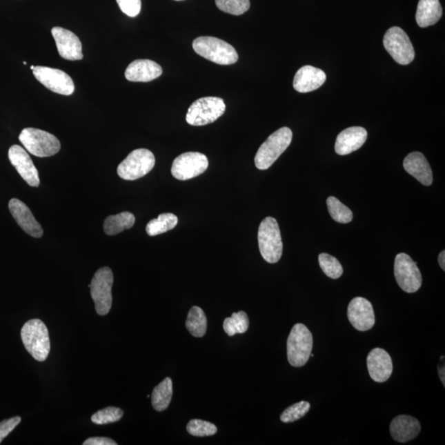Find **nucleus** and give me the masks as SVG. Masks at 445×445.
Masks as SVG:
<instances>
[{
	"mask_svg": "<svg viewBox=\"0 0 445 445\" xmlns=\"http://www.w3.org/2000/svg\"><path fill=\"white\" fill-rule=\"evenodd\" d=\"M219 10L232 15H241L250 8L249 0H215Z\"/></svg>",
	"mask_w": 445,
	"mask_h": 445,
	"instance_id": "obj_33",
	"label": "nucleus"
},
{
	"mask_svg": "<svg viewBox=\"0 0 445 445\" xmlns=\"http://www.w3.org/2000/svg\"><path fill=\"white\" fill-rule=\"evenodd\" d=\"M162 74V67L150 59H137L130 63L125 72L126 79L130 82H150Z\"/></svg>",
	"mask_w": 445,
	"mask_h": 445,
	"instance_id": "obj_21",
	"label": "nucleus"
},
{
	"mask_svg": "<svg viewBox=\"0 0 445 445\" xmlns=\"http://www.w3.org/2000/svg\"><path fill=\"white\" fill-rule=\"evenodd\" d=\"M445 252L442 251L439 253V264L442 267L443 270H445Z\"/></svg>",
	"mask_w": 445,
	"mask_h": 445,
	"instance_id": "obj_40",
	"label": "nucleus"
},
{
	"mask_svg": "<svg viewBox=\"0 0 445 445\" xmlns=\"http://www.w3.org/2000/svg\"><path fill=\"white\" fill-rule=\"evenodd\" d=\"M123 415H124V412L121 408L109 406V408L101 409L93 414L91 421L96 425H106V424L120 421Z\"/></svg>",
	"mask_w": 445,
	"mask_h": 445,
	"instance_id": "obj_34",
	"label": "nucleus"
},
{
	"mask_svg": "<svg viewBox=\"0 0 445 445\" xmlns=\"http://www.w3.org/2000/svg\"><path fill=\"white\" fill-rule=\"evenodd\" d=\"M21 337L28 353L37 362L48 359L50 350L48 329L40 319L27 322L21 330Z\"/></svg>",
	"mask_w": 445,
	"mask_h": 445,
	"instance_id": "obj_1",
	"label": "nucleus"
},
{
	"mask_svg": "<svg viewBox=\"0 0 445 445\" xmlns=\"http://www.w3.org/2000/svg\"><path fill=\"white\" fill-rule=\"evenodd\" d=\"M443 10L439 0H419L415 20L422 28L433 26L442 19Z\"/></svg>",
	"mask_w": 445,
	"mask_h": 445,
	"instance_id": "obj_24",
	"label": "nucleus"
},
{
	"mask_svg": "<svg viewBox=\"0 0 445 445\" xmlns=\"http://www.w3.org/2000/svg\"><path fill=\"white\" fill-rule=\"evenodd\" d=\"M223 326L224 332L230 337L245 333L249 328L248 316L244 311L234 313L230 317L224 319Z\"/></svg>",
	"mask_w": 445,
	"mask_h": 445,
	"instance_id": "obj_29",
	"label": "nucleus"
},
{
	"mask_svg": "<svg viewBox=\"0 0 445 445\" xmlns=\"http://www.w3.org/2000/svg\"><path fill=\"white\" fill-rule=\"evenodd\" d=\"M186 431L190 435L197 437H206L217 433L218 429L214 424L202 421V419H194L190 421L186 426Z\"/></svg>",
	"mask_w": 445,
	"mask_h": 445,
	"instance_id": "obj_32",
	"label": "nucleus"
},
{
	"mask_svg": "<svg viewBox=\"0 0 445 445\" xmlns=\"http://www.w3.org/2000/svg\"><path fill=\"white\" fill-rule=\"evenodd\" d=\"M34 68H35V66H31V70H33V69H34Z\"/></svg>",
	"mask_w": 445,
	"mask_h": 445,
	"instance_id": "obj_41",
	"label": "nucleus"
},
{
	"mask_svg": "<svg viewBox=\"0 0 445 445\" xmlns=\"http://www.w3.org/2000/svg\"><path fill=\"white\" fill-rule=\"evenodd\" d=\"M21 419L20 417H15L0 422V444L19 425Z\"/></svg>",
	"mask_w": 445,
	"mask_h": 445,
	"instance_id": "obj_37",
	"label": "nucleus"
},
{
	"mask_svg": "<svg viewBox=\"0 0 445 445\" xmlns=\"http://www.w3.org/2000/svg\"><path fill=\"white\" fill-rule=\"evenodd\" d=\"M310 408V404L308 402H297V404L289 406V408L284 411V413L281 415V421L284 423L298 421L308 413Z\"/></svg>",
	"mask_w": 445,
	"mask_h": 445,
	"instance_id": "obj_35",
	"label": "nucleus"
},
{
	"mask_svg": "<svg viewBox=\"0 0 445 445\" xmlns=\"http://www.w3.org/2000/svg\"><path fill=\"white\" fill-rule=\"evenodd\" d=\"M367 367L373 380L377 383L386 382L393 370L391 356L382 348L373 349L368 355Z\"/></svg>",
	"mask_w": 445,
	"mask_h": 445,
	"instance_id": "obj_17",
	"label": "nucleus"
},
{
	"mask_svg": "<svg viewBox=\"0 0 445 445\" xmlns=\"http://www.w3.org/2000/svg\"><path fill=\"white\" fill-rule=\"evenodd\" d=\"M176 1H184V0H176Z\"/></svg>",
	"mask_w": 445,
	"mask_h": 445,
	"instance_id": "obj_42",
	"label": "nucleus"
},
{
	"mask_svg": "<svg viewBox=\"0 0 445 445\" xmlns=\"http://www.w3.org/2000/svg\"><path fill=\"white\" fill-rule=\"evenodd\" d=\"M293 138L292 130L288 127L275 131L262 144L255 156V165L259 170H266L290 146Z\"/></svg>",
	"mask_w": 445,
	"mask_h": 445,
	"instance_id": "obj_3",
	"label": "nucleus"
},
{
	"mask_svg": "<svg viewBox=\"0 0 445 445\" xmlns=\"http://www.w3.org/2000/svg\"><path fill=\"white\" fill-rule=\"evenodd\" d=\"M8 208H10L11 214L14 216L16 222L18 223L25 233H27L30 236L37 237V239H39L43 235V228L37 221L28 206L25 205L23 201H21L19 199H12L8 203Z\"/></svg>",
	"mask_w": 445,
	"mask_h": 445,
	"instance_id": "obj_18",
	"label": "nucleus"
},
{
	"mask_svg": "<svg viewBox=\"0 0 445 445\" xmlns=\"http://www.w3.org/2000/svg\"><path fill=\"white\" fill-rule=\"evenodd\" d=\"M208 166L209 161L205 155L199 152H188L173 161L171 172L176 179L186 181L204 173Z\"/></svg>",
	"mask_w": 445,
	"mask_h": 445,
	"instance_id": "obj_12",
	"label": "nucleus"
},
{
	"mask_svg": "<svg viewBox=\"0 0 445 445\" xmlns=\"http://www.w3.org/2000/svg\"><path fill=\"white\" fill-rule=\"evenodd\" d=\"M178 219L175 215L164 213L159 215V217L150 220L146 226L147 234L151 237L164 234L168 231L173 230L177 226Z\"/></svg>",
	"mask_w": 445,
	"mask_h": 445,
	"instance_id": "obj_28",
	"label": "nucleus"
},
{
	"mask_svg": "<svg viewBox=\"0 0 445 445\" xmlns=\"http://www.w3.org/2000/svg\"><path fill=\"white\" fill-rule=\"evenodd\" d=\"M367 137V130L363 127H349L338 135L335 151L339 155H350L362 148Z\"/></svg>",
	"mask_w": 445,
	"mask_h": 445,
	"instance_id": "obj_19",
	"label": "nucleus"
},
{
	"mask_svg": "<svg viewBox=\"0 0 445 445\" xmlns=\"http://www.w3.org/2000/svg\"><path fill=\"white\" fill-rule=\"evenodd\" d=\"M258 245L266 261L273 264L281 259L283 243L277 219L269 216L262 220L258 230Z\"/></svg>",
	"mask_w": 445,
	"mask_h": 445,
	"instance_id": "obj_4",
	"label": "nucleus"
},
{
	"mask_svg": "<svg viewBox=\"0 0 445 445\" xmlns=\"http://www.w3.org/2000/svg\"><path fill=\"white\" fill-rule=\"evenodd\" d=\"M19 141L32 155L39 158L53 156L61 150V143L52 134L35 128H26L19 135Z\"/></svg>",
	"mask_w": 445,
	"mask_h": 445,
	"instance_id": "obj_6",
	"label": "nucleus"
},
{
	"mask_svg": "<svg viewBox=\"0 0 445 445\" xmlns=\"http://www.w3.org/2000/svg\"><path fill=\"white\" fill-rule=\"evenodd\" d=\"M394 275L398 286L406 293H415L422 285V275L417 262L408 254L399 253L396 256Z\"/></svg>",
	"mask_w": 445,
	"mask_h": 445,
	"instance_id": "obj_11",
	"label": "nucleus"
},
{
	"mask_svg": "<svg viewBox=\"0 0 445 445\" xmlns=\"http://www.w3.org/2000/svg\"><path fill=\"white\" fill-rule=\"evenodd\" d=\"M135 217L130 212L125 211L116 215H110L105 219L103 228L106 235L112 236L132 228Z\"/></svg>",
	"mask_w": 445,
	"mask_h": 445,
	"instance_id": "obj_25",
	"label": "nucleus"
},
{
	"mask_svg": "<svg viewBox=\"0 0 445 445\" xmlns=\"http://www.w3.org/2000/svg\"><path fill=\"white\" fill-rule=\"evenodd\" d=\"M347 317L351 325L359 332L370 330L375 324V315L372 304L363 297H355L350 301Z\"/></svg>",
	"mask_w": 445,
	"mask_h": 445,
	"instance_id": "obj_14",
	"label": "nucleus"
},
{
	"mask_svg": "<svg viewBox=\"0 0 445 445\" xmlns=\"http://www.w3.org/2000/svg\"><path fill=\"white\" fill-rule=\"evenodd\" d=\"M328 212L332 218L337 223L348 224L353 219V213L348 207L334 197H329L326 200Z\"/></svg>",
	"mask_w": 445,
	"mask_h": 445,
	"instance_id": "obj_30",
	"label": "nucleus"
},
{
	"mask_svg": "<svg viewBox=\"0 0 445 445\" xmlns=\"http://www.w3.org/2000/svg\"><path fill=\"white\" fill-rule=\"evenodd\" d=\"M117 443L107 437H92L83 442V445H117Z\"/></svg>",
	"mask_w": 445,
	"mask_h": 445,
	"instance_id": "obj_38",
	"label": "nucleus"
},
{
	"mask_svg": "<svg viewBox=\"0 0 445 445\" xmlns=\"http://www.w3.org/2000/svg\"><path fill=\"white\" fill-rule=\"evenodd\" d=\"M406 172L412 175L424 186H431L433 182V172L426 157L422 152H411L404 161Z\"/></svg>",
	"mask_w": 445,
	"mask_h": 445,
	"instance_id": "obj_23",
	"label": "nucleus"
},
{
	"mask_svg": "<svg viewBox=\"0 0 445 445\" xmlns=\"http://www.w3.org/2000/svg\"><path fill=\"white\" fill-rule=\"evenodd\" d=\"M32 72L38 81L50 91L66 96L73 95L75 83L66 72L45 66H37Z\"/></svg>",
	"mask_w": 445,
	"mask_h": 445,
	"instance_id": "obj_13",
	"label": "nucleus"
},
{
	"mask_svg": "<svg viewBox=\"0 0 445 445\" xmlns=\"http://www.w3.org/2000/svg\"><path fill=\"white\" fill-rule=\"evenodd\" d=\"M226 109V106L220 97H202L195 101L190 106L186 113V120L190 126H206L223 116Z\"/></svg>",
	"mask_w": 445,
	"mask_h": 445,
	"instance_id": "obj_7",
	"label": "nucleus"
},
{
	"mask_svg": "<svg viewBox=\"0 0 445 445\" xmlns=\"http://www.w3.org/2000/svg\"><path fill=\"white\" fill-rule=\"evenodd\" d=\"M438 368H439L438 372H439V375L440 380H442V382L443 385L445 386V383H444V378H445V377H444V362H443V364L440 363L439 366H438Z\"/></svg>",
	"mask_w": 445,
	"mask_h": 445,
	"instance_id": "obj_39",
	"label": "nucleus"
},
{
	"mask_svg": "<svg viewBox=\"0 0 445 445\" xmlns=\"http://www.w3.org/2000/svg\"><path fill=\"white\" fill-rule=\"evenodd\" d=\"M155 165V157L146 148H138L130 152L119 164L117 175L122 179L135 181L148 175Z\"/></svg>",
	"mask_w": 445,
	"mask_h": 445,
	"instance_id": "obj_9",
	"label": "nucleus"
},
{
	"mask_svg": "<svg viewBox=\"0 0 445 445\" xmlns=\"http://www.w3.org/2000/svg\"><path fill=\"white\" fill-rule=\"evenodd\" d=\"M326 79V76L323 70L311 66H305L297 71L293 86L299 92H313L323 86Z\"/></svg>",
	"mask_w": 445,
	"mask_h": 445,
	"instance_id": "obj_22",
	"label": "nucleus"
},
{
	"mask_svg": "<svg viewBox=\"0 0 445 445\" xmlns=\"http://www.w3.org/2000/svg\"><path fill=\"white\" fill-rule=\"evenodd\" d=\"M114 282L112 270L109 267L100 268L93 275L90 285L91 296L97 315H107L112 305V288Z\"/></svg>",
	"mask_w": 445,
	"mask_h": 445,
	"instance_id": "obj_8",
	"label": "nucleus"
},
{
	"mask_svg": "<svg viewBox=\"0 0 445 445\" xmlns=\"http://www.w3.org/2000/svg\"><path fill=\"white\" fill-rule=\"evenodd\" d=\"M172 381L164 379L154 389L152 393V406L157 412H163L168 408L172 397Z\"/></svg>",
	"mask_w": 445,
	"mask_h": 445,
	"instance_id": "obj_26",
	"label": "nucleus"
},
{
	"mask_svg": "<svg viewBox=\"0 0 445 445\" xmlns=\"http://www.w3.org/2000/svg\"><path fill=\"white\" fill-rule=\"evenodd\" d=\"M119 8L127 16L134 18L141 10V0H117Z\"/></svg>",
	"mask_w": 445,
	"mask_h": 445,
	"instance_id": "obj_36",
	"label": "nucleus"
},
{
	"mask_svg": "<svg viewBox=\"0 0 445 445\" xmlns=\"http://www.w3.org/2000/svg\"><path fill=\"white\" fill-rule=\"evenodd\" d=\"M321 269L323 270L326 277L336 279L342 277L343 267L336 257L328 253H321L319 257Z\"/></svg>",
	"mask_w": 445,
	"mask_h": 445,
	"instance_id": "obj_31",
	"label": "nucleus"
},
{
	"mask_svg": "<svg viewBox=\"0 0 445 445\" xmlns=\"http://www.w3.org/2000/svg\"><path fill=\"white\" fill-rule=\"evenodd\" d=\"M422 426L417 419L408 415H397L390 424V433L397 442L406 443L417 437Z\"/></svg>",
	"mask_w": 445,
	"mask_h": 445,
	"instance_id": "obj_20",
	"label": "nucleus"
},
{
	"mask_svg": "<svg viewBox=\"0 0 445 445\" xmlns=\"http://www.w3.org/2000/svg\"><path fill=\"white\" fill-rule=\"evenodd\" d=\"M313 335L306 326L297 324L292 328L287 340V357L290 366L302 367L310 357Z\"/></svg>",
	"mask_w": 445,
	"mask_h": 445,
	"instance_id": "obj_5",
	"label": "nucleus"
},
{
	"mask_svg": "<svg viewBox=\"0 0 445 445\" xmlns=\"http://www.w3.org/2000/svg\"><path fill=\"white\" fill-rule=\"evenodd\" d=\"M384 46L399 65L406 66L413 61L415 50L404 30L398 27L389 28L384 37Z\"/></svg>",
	"mask_w": 445,
	"mask_h": 445,
	"instance_id": "obj_10",
	"label": "nucleus"
},
{
	"mask_svg": "<svg viewBox=\"0 0 445 445\" xmlns=\"http://www.w3.org/2000/svg\"><path fill=\"white\" fill-rule=\"evenodd\" d=\"M52 34L59 56L68 61H80L83 58L81 41L74 32L63 28L55 27Z\"/></svg>",
	"mask_w": 445,
	"mask_h": 445,
	"instance_id": "obj_16",
	"label": "nucleus"
},
{
	"mask_svg": "<svg viewBox=\"0 0 445 445\" xmlns=\"http://www.w3.org/2000/svg\"><path fill=\"white\" fill-rule=\"evenodd\" d=\"M186 328L193 337H202L207 330V319L200 307L194 306L188 313Z\"/></svg>",
	"mask_w": 445,
	"mask_h": 445,
	"instance_id": "obj_27",
	"label": "nucleus"
},
{
	"mask_svg": "<svg viewBox=\"0 0 445 445\" xmlns=\"http://www.w3.org/2000/svg\"><path fill=\"white\" fill-rule=\"evenodd\" d=\"M8 159L18 171L19 175L33 188H38L40 185V178L38 171L32 160L30 158L28 152L23 147L14 145L8 150Z\"/></svg>",
	"mask_w": 445,
	"mask_h": 445,
	"instance_id": "obj_15",
	"label": "nucleus"
},
{
	"mask_svg": "<svg viewBox=\"0 0 445 445\" xmlns=\"http://www.w3.org/2000/svg\"><path fill=\"white\" fill-rule=\"evenodd\" d=\"M195 52L218 65H233L239 59L234 46L219 38L213 37H200L192 43Z\"/></svg>",
	"mask_w": 445,
	"mask_h": 445,
	"instance_id": "obj_2",
	"label": "nucleus"
}]
</instances>
